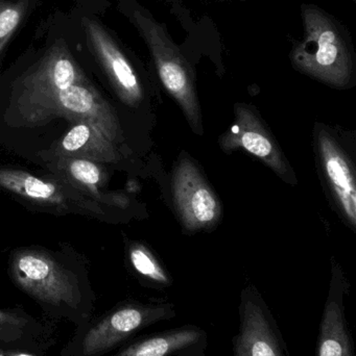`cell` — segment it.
I'll list each match as a JSON object with an SVG mask.
<instances>
[{"label":"cell","mask_w":356,"mask_h":356,"mask_svg":"<svg viewBox=\"0 0 356 356\" xmlns=\"http://www.w3.org/2000/svg\"><path fill=\"white\" fill-rule=\"evenodd\" d=\"M13 282L52 315L81 323L90 318L77 275L45 251L20 249L10 264Z\"/></svg>","instance_id":"cell-1"},{"label":"cell","mask_w":356,"mask_h":356,"mask_svg":"<svg viewBox=\"0 0 356 356\" xmlns=\"http://www.w3.org/2000/svg\"><path fill=\"white\" fill-rule=\"evenodd\" d=\"M304 38L292 52L295 66L334 87L348 85L353 56L334 21L314 6H302Z\"/></svg>","instance_id":"cell-2"},{"label":"cell","mask_w":356,"mask_h":356,"mask_svg":"<svg viewBox=\"0 0 356 356\" xmlns=\"http://www.w3.org/2000/svg\"><path fill=\"white\" fill-rule=\"evenodd\" d=\"M125 8L152 54L161 83L181 106L196 133H202L200 104L189 65L150 13L136 4Z\"/></svg>","instance_id":"cell-3"},{"label":"cell","mask_w":356,"mask_h":356,"mask_svg":"<svg viewBox=\"0 0 356 356\" xmlns=\"http://www.w3.org/2000/svg\"><path fill=\"white\" fill-rule=\"evenodd\" d=\"M18 106L26 108L29 120L65 117L77 122L91 123L113 142L118 137V123L114 113L84 73L66 85L20 98Z\"/></svg>","instance_id":"cell-4"},{"label":"cell","mask_w":356,"mask_h":356,"mask_svg":"<svg viewBox=\"0 0 356 356\" xmlns=\"http://www.w3.org/2000/svg\"><path fill=\"white\" fill-rule=\"evenodd\" d=\"M177 315L171 303L129 302L115 307L84 332L77 356H100L110 353L137 332Z\"/></svg>","instance_id":"cell-5"},{"label":"cell","mask_w":356,"mask_h":356,"mask_svg":"<svg viewBox=\"0 0 356 356\" xmlns=\"http://www.w3.org/2000/svg\"><path fill=\"white\" fill-rule=\"evenodd\" d=\"M238 318V332L232 339L233 356H288L273 314L252 286L245 289L240 295Z\"/></svg>","instance_id":"cell-6"},{"label":"cell","mask_w":356,"mask_h":356,"mask_svg":"<svg viewBox=\"0 0 356 356\" xmlns=\"http://www.w3.org/2000/svg\"><path fill=\"white\" fill-rule=\"evenodd\" d=\"M0 188L25 199L29 203L58 211H83L98 217L102 209L98 201L70 184L48 181L16 169L0 168Z\"/></svg>","instance_id":"cell-7"},{"label":"cell","mask_w":356,"mask_h":356,"mask_svg":"<svg viewBox=\"0 0 356 356\" xmlns=\"http://www.w3.org/2000/svg\"><path fill=\"white\" fill-rule=\"evenodd\" d=\"M82 26L90 52L102 67L121 99L129 106L139 104L142 98L141 85L118 43L96 19L84 17Z\"/></svg>","instance_id":"cell-8"},{"label":"cell","mask_w":356,"mask_h":356,"mask_svg":"<svg viewBox=\"0 0 356 356\" xmlns=\"http://www.w3.org/2000/svg\"><path fill=\"white\" fill-rule=\"evenodd\" d=\"M173 192L182 223L188 230L212 226L221 217L217 196L190 161H182L176 168Z\"/></svg>","instance_id":"cell-9"},{"label":"cell","mask_w":356,"mask_h":356,"mask_svg":"<svg viewBox=\"0 0 356 356\" xmlns=\"http://www.w3.org/2000/svg\"><path fill=\"white\" fill-rule=\"evenodd\" d=\"M236 121L221 138L223 149L246 150L273 169L279 177H288V168L284 154L268 133L256 115L249 108H236Z\"/></svg>","instance_id":"cell-10"},{"label":"cell","mask_w":356,"mask_h":356,"mask_svg":"<svg viewBox=\"0 0 356 356\" xmlns=\"http://www.w3.org/2000/svg\"><path fill=\"white\" fill-rule=\"evenodd\" d=\"M348 284L334 269L320 321L316 356H355V342L345 312Z\"/></svg>","instance_id":"cell-11"},{"label":"cell","mask_w":356,"mask_h":356,"mask_svg":"<svg viewBox=\"0 0 356 356\" xmlns=\"http://www.w3.org/2000/svg\"><path fill=\"white\" fill-rule=\"evenodd\" d=\"M318 152L323 175L334 194V199L348 223L356 224L355 175L347 154L327 131L318 134Z\"/></svg>","instance_id":"cell-12"},{"label":"cell","mask_w":356,"mask_h":356,"mask_svg":"<svg viewBox=\"0 0 356 356\" xmlns=\"http://www.w3.org/2000/svg\"><path fill=\"white\" fill-rule=\"evenodd\" d=\"M207 347V332L187 324L144 337L114 356H206Z\"/></svg>","instance_id":"cell-13"},{"label":"cell","mask_w":356,"mask_h":356,"mask_svg":"<svg viewBox=\"0 0 356 356\" xmlns=\"http://www.w3.org/2000/svg\"><path fill=\"white\" fill-rule=\"evenodd\" d=\"M114 142L93 124L79 121L63 138L56 154L60 158L85 159L92 162L115 160Z\"/></svg>","instance_id":"cell-14"},{"label":"cell","mask_w":356,"mask_h":356,"mask_svg":"<svg viewBox=\"0 0 356 356\" xmlns=\"http://www.w3.org/2000/svg\"><path fill=\"white\" fill-rule=\"evenodd\" d=\"M59 167L67 181L87 196L102 200L98 188L102 181V169L95 162L77 158H60Z\"/></svg>","instance_id":"cell-15"},{"label":"cell","mask_w":356,"mask_h":356,"mask_svg":"<svg viewBox=\"0 0 356 356\" xmlns=\"http://www.w3.org/2000/svg\"><path fill=\"white\" fill-rule=\"evenodd\" d=\"M36 0H0V58L35 8Z\"/></svg>","instance_id":"cell-16"},{"label":"cell","mask_w":356,"mask_h":356,"mask_svg":"<svg viewBox=\"0 0 356 356\" xmlns=\"http://www.w3.org/2000/svg\"><path fill=\"white\" fill-rule=\"evenodd\" d=\"M36 322L18 311L0 309V343L18 345L35 330Z\"/></svg>","instance_id":"cell-17"},{"label":"cell","mask_w":356,"mask_h":356,"mask_svg":"<svg viewBox=\"0 0 356 356\" xmlns=\"http://www.w3.org/2000/svg\"><path fill=\"white\" fill-rule=\"evenodd\" d=\"M130 261L132 267L141 277L152 282L155 286L164 288L171 284V278L165 270L153 257L152 253L144 247L140 245L132 247L130 249Z\"/></svg>","instance_id":"cell-18"}]
</instances>
